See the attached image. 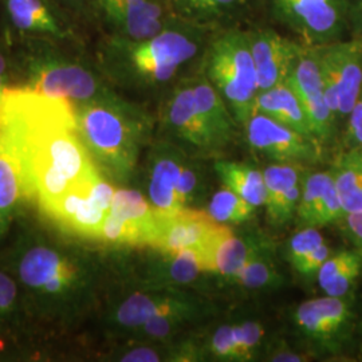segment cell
<instances>
[{"instance_id":"6da1fadb","label":"cell","mask_w":362,"mask_h":362,"mask_svg":"<svg viewBox=\"0 0 362 362\" xmlns=\"http://www.w3.org/2000/svg\"><path fill=\"white\" fill-rule=\"evenodd\" d=\"M0 145L21 164L40 209L101 176L79 136L76 105L27 86L4 90Z\"/></svg>"},{"instance_id":"7a4b0ae2","label":"cell","mask_w":362,"mask_h":362,"mask_svg":"<svg viewBox=\"0 0 362 362\" xmlns=\"http://www.w3.org/2000/svg\"><path fill=\"white\" fill-rule=\"evenodd\" d=\"M10 263L23 298L40 315L71 317L90 298L95 282L94 266L73 247L27 233L13 246Z\"/></svg>"},{"instance_id":"3957f363","label":"cell","mask_w":362,"mask_h":362,"mask_svg":"<svg viewBox=\"0 0 362 362\" xmlns=\"http://www.w3.org/2000/svg\"><path fill=\"white\" fill-rule=\"evenodd\" d=\"M74 105L79 136L100 172L112 180L127 182L151 129L149 118L115 94Z\"/></svg>"},{"instance_id":"277c9868","label":"cell","mask_w":362,"mask_h":362,"mask_svg":"<svg viewBox=\"0 0 362 362\" xmlns=\"http://www.w3.org/2000/svg\"><path fill=\"white\" fill-rule=\"evenodd\" d=\"M204 45L206 30L181 21L151 38L112 39L107 45V61L117 77L136 85L157 86L176 77L182 66L200 54Z\"/></svg>"},{"instance_id":"5b68a950","label":"cell","mask_w":362,"mask_h":362,"mask_svg":"<svg viewBox=\"0 0 362 362\" xmlns=\"http://www.w3.org/2000/svg\"><path fill=\"white\" fill-rule=\"evenodd\" d=\"M204 76L228 105L235 121L245 127L255 113L257 69L247 33L226 30L206 43Z\"/></svg>"},{"instance_id":"8992f818","label":"cell","mask_w":362,"mask_h":362,"mask_svg":"<svg viewBox=\"0 0 362 362\" xmlns=\"http://www.w3.org/2000/svg\"><path fill=\"white\" fill-rule=\"evenodd\" d=\"M233 233L230 227L216 221L203 209L180 208L170 212L156 209L148 247L172 254L192 251L202 269L207 274H215V254Z\"/></svg>"},{"instance_id":"52a82bcc","label":"cell","mask_w":362,"mask_h":362,"mask_svg":"<svg viewBox=\"0 0 362 362\" xmlns=\"http://www.w3.org/2000/svg\"><path fill=\"white\" fill-rule=\"evenodd\" d=\"M356 311L349 297L313 298L291 315L302 346L313 354H338L346 349L356 330Z\"/></svg>"},{"instance_id":"ba28073f","label":"cell","mask_w":362,"mask_h":362,"mask_svg":"<svg viewBox=\"0 0 362 362\" xmlns=\"http://www.w3.org/2000/svg\"><path fill=\"white\" fill-rule=\"evenodd\" d=\"M115 194V187L100 176L90 184L64 194L40 211L64 233L101 242Z\"/></svg>"},{"instance_id":"9c48e42d","label":"cell","mask_w":362,"mask_h":362,"mask_svg":"<svg viewBox=\"0 0 362 362\" xmlns=\"http://www.w3.org/2000/svg\"><path fill=\"white\" fill-rule=\"evenodd\" d=\"M176 313L212 317L216 314V306L194 288L144 287L117 303L109 314V324L127 334L153 317Z\"/></svg>"},{"instance_id":"30bf717a","label":"cell","mask_w":362,"mask_h":362,"mask_svg":"<svg viewBox=\"0 0 362 362\" xmlns=\"http://www.w3.org/2000/svg\"><path fill=\"white\" fill-rule=\"evenodd\" d=\"M274 15L309 46L345 40L350 0H272Z\"/></svg>"},{"instance_id":"8fae6325","label":"cell","mask_w":362,"mask_h":362,"mask_svg":"<svg viewBox=\"0 0 362 362\" xmlns=\"http://www.w3.org/2000/svg\"><path fill=\"white\" fill-rule=\"evenodd\" d=\"M325 97L337 121L349 116L362 91V39L315 46Z\"/></svg>"},{"instance_id":"7c38bea8","label":"cell","mask_w":362,"mask_h":362,"mask_svg":"<svg viewBox=\"0 0 362 362\" xmlns=\"http://www.w3.org/2000/svg\"><path fill=\"white\" fill-rule=\"evenodd\" d=\"M243 128L250 146L274 164H310L317 163L322 153L318 141L258 112Z\"/></svg>"},{"instance_id":"4fadbf2b","label":"cell","mask_w":362,"mask_h":362,"mask_svg":"<svg viewBox=\"0 0 362 362\" xmlns=\"http://www.w3.org/2000/svg\"><path fill=\"white\" fill-rule=\"evenodd\" d=\"M30 89L73 104H83L113 95L90 70L54 58L37 59L30 65Z\"/></svg>"},{"instance_id":"5bb4252c","label":"cell","mask_w":362,"mask_h":362,"mask_svg":"<svg viewBox=\"0 0 362 362\" xmlns=\"http://www.w3.org/2000/svg\"><path fill=\"white\" fill-rule=\"evenodd\" d=\"M286 83L297 94L315 140L327 144L336 132L337 118L325 97L324 79L315 46L305 45Z\"/></svg>"},{"instance_id":"9a60e30c","label":"cell","mask_w":362,"mask_h":362,"mask_svg":"<svg viewBox=\"0 0 362 362\" xmlns=\"http://www.w3.org/2000/svg\"><path fill=\"white\" fill-rule=\"evenodd\" d=\"M155 216V208L141 192L116 189L101 242L115 246L148 247Z\"/></svg>"},{"instance_id":"2e32d148","label":"cell","mask_w":362,"mask_h":362,"mask_svg":"<svg viewBox=\"0 0 362 362\" xmlns=\"http://www.w3.org/2000/svg\"><path fill=\"white\" fill-rule=\"evenodd\" d=\"M257 69L258 90L272 89L286 82L305 43L278 34L272 28L247 31Z\"/></svg>"},{"instance_id":"e0dca14e","label":"cell","mask_w":362,"mask_h":362,"mask_svg":"<svg viewBox=\"0 0 362 362\" xmlns=\"http://www.w3.org/2000/svg\"><path fill=\"white\" fill-rule=\"evenodd\" d=\"M187 160L185 152L176 144L160 141L149 152L146 163V194L157 211L180 209L177 203V182Z\"/></svg>"},{"instance_id":"ac0fdd59","label":"cell","mask_w":362,"mask_h":362,"mask_svg":"<svg viewBox=\"0 0 362 362\" xmlns=\"http://www.w3.org/2000/svg\"><path fill=\"white\" fill-rule=\"evenodd\" d=\"M308 169L299 164H274L263 170L266 184V218L272 227L281 228L296 219Z\"/></svg>"},{"instance_id":"d6986e66","label":"cell","mask_w":362,"mask_h":362,"mask_svg":"<svg viewBox=\"0 0 362 362\" xmlns=\"http://www.w3.org/2000/svg\"><path fill=\"white\" fill-rule=\"evenodd\" d=\"M164 125L177 141L188 148L212 152L207 130L196 106L192 79L182 81L172 91L164 109Z\"/></svg>"},{"instance_id":"ffe728a7","label":"cell","mask_w":362,"mask_h":362,"mask_svg":"<svg viewBox=\"0 0 362 362\" xmlns=\"http://www.w3.org/2000/svg\"><path fill=\"white\" fill-rule=\"evenodd\" d=\"M156 252L157 255L146 259L141 269L143 287L194 288V286L200 284L202 276L207 275L192 251L177 254L163 251Z\"/></svg>"},{"instance_id":"44dd1931","label":"cell","mask_w":362,"mask_h":362,"mask_svg":"<svg viewBox=\"0 0 362 362\" xmlns=\"http://www.w3.org/2000/svg\"><path fill=\"white\" fill-rule=\"evenodd\" d=\"M194 100L200 118L207 130L212 152L231 143L238 122L219 91L204 74L192 78Z\"/></svg>"},{"instance_id":"7402d4cb","label":"cell","mask_w":362,"mask_h":362,"mask_svg":"<svg viewBox=\"0 0 362 362\" xmlns=\"http://www.w3.org/2000/svg\"><path fill=\"white\" fill-rule=\"evenodd\" d=\"M226 282L250 293L272 291L285 285V275L276 264L275 246L272 239L267 238V240L248 259L243 269L226 279Z\"/></svg>"},{"instance_id":"603a6c76","label":"cell","mask_w":362,"mask_h":362,"mask_svg":"<svg viewBox=\"0 0 362 362\" xmlns=\"http://www.w3.org/2000/svg\"><path fill=\"white\" fill-rule=\"evenodd\" d=\"M272 117L290 129L315 140L309 119L294 90L284 82L272 89L259 91L255 101V113ZM317 141V140H315Z\"/></svg>"},{"instance_id":"cb8c5ba5","label":"cell","mask_w":362,"mask_h":362,"mask_svg":"<svg viewBox=\"0 0 362 362\" xmlns=\"http://www.w3.org/2000/svg\"><path fill=\"white\" fill-rule=\"evenodd\" d=\"M27 194L21 164L0 145V242L8 233Z\"/></svg>"},{"instance_id":"d4e9b609","label":"cell","mask_w":362,"mask_h":362,"mask_svg":"<svg viewBox=\"0 0 362 362\" xmlns=\"http://www.w3.org/2000/svg\"><path fill=\"white\" fill-rule=\"evenodd\" d=\"M362 272L361 258L356 251H339L326 259L317 274L321 290L330 297H349Z\"/></svg>"},{"instance_id":"484cf974","label":"cell","mask_w":362,"mask_h":362,"mask_svg":"<svg viewBox=\"0 0 362 362\" xmlns=\"http://www.w3.org/2000/svg\"><path fill=\"white\" fill-rule=\"evenodd\" d=\"M330 172L345 214L362 212V149H348Z\"/></svg>"},{"instance_id":"4316f807","label":"cell","mask_w":362,"mask_h":362,"mask_svg":"<svg viewBox=\"0 0 362 362\" xmlns=\"http://www.w3.org/2000/svg\"><path fill=\"white\" fill-rule=\"evenodd\" d=\"M215 172L224 187L235 194L242 196L255 207H262L266 203V184L263 172L238 161L218 160Z\"/></svg>"},{"instance_id":"83f0119b","label":"cell","mask_w":362,"mask_h":362,"mask_svg":"<svg viewBox=\"0 0 362 362\" xmlns=\"http://www.w3.org/2000/svg\"><path fill=\"white\" fill-rule=\"evenodd\" d=\"M267 240L262 233H248L243 235L233 233L220 245L215 254V274L228 279L240 272L248 259Z\"/></svg>"},{"instance_id":"f1b7e54d","label":"cell","mask_w":362,"mask_h":362,"mask_svg":"<svg viewBox=\"0 0 362 362\" xmlns=\"http://www.w3.org/2000/svg\"><path fill=\"white\" fill-rule=\"evenodd\" d=\"M7 11L13 26L21 31L65 37L64 30L43 0H7Z\"/></svg>"},{"instance_id":"f546056e","label":"cell","mask_w":362,"mask_h":362,"mask_svg":"<svg viewBox=\"0 0 362 362\" xmlns=\"http://www.w3.org/2000/svg\"><path fill=\"white\" fill-rule=\"evenodd\" d=\"M332 181L333 176L330 170H306L302 181V192L296 215L299 228L314 227L318 208Z\"/></svg>"},{"instance_id":"4dcf8cb0","label":"cell","mask_w":362,"mask_h":362,"mask_svg":"<svg viewBox=\"0 0 362 362\" xmlns=\"http://www.w3.org/2000/svg\"><path fill=\"white\" fill-rule=\"evenodd\" d=\"M257 208L242 196L224 187L211 197L207 212L221 224H243L255 216Z\"/></svg>"},{"instance_id":"1f68e13d","label":"cell","mask_w":362,"mask_h":362,"mask_svg":"<svg viewBox=\"0 0 362 362\" xmlns=\"http://www.w3.org/2000/svg\"><path fill=\"white\" fill-rule=\"evenodd\" d=\"M238 361H252L263 356L270 341H267V327L254 318H245L233 322Z\"/></svg>"},{"instance_id":"d6a6232c","label":"cell","mask_w":362,"mask_h":362,"mask_svg":"<svg viewBox=\"0 0 362 362\" xmlns=\"http://www.w3.org/2000/svg\"><path fill=\"white\" fill-rule=\"evenodd\" d=\"M206 192V181L204 173L200 164L194 163V160L184 161L181 169L180 177L177 182V203L180 208H194L203 197Z\"/></svg>"},{"instance_id":"836d02e7","label":"cell","mask_w":362,"mask_h":362,"mask_svg":"<svg viewBox=\"0 0 362 362\" xmlns=\"http://www.w3.org/2000/svg\"><path fill=\"white\" fill-rule=\"evenodd\" d=\"M203 348L207 360L214 361H238L233 324H221L215 327L206 339Z\"/></svg>"},{"instance_id":"e575fe53","label":"cell","mask_w":362,"mask_h":362,"mask_svg":"<svg viewBox=\"0 0 362 362\" xmlns=\"http://www.w3.org/2000/svg\"><path fill=\"white\" fill-rule=\"evenodd\" d=\"M325 238L315 227H303L293 236L288 238L286 243V260L293 266L306 255H309L315 248L324 245Z\"/></svg>"},{"instance_id":"d590c367","label":"cell","mask_w":362,"mask_h":362,"mask_svg":"<svg viewBox=\"0 0 362 362\" xmlns=\"http://www.w3.org/2000/svg\"><path fill=\"white\" fill-rule=\"evenodd\" d=\"M21 288L10 275L0 272V327L13 324L21 314Z\"/></svg>"},{"instance_id":"8d00e7d4","label":"cell","mask_w":362,"mask_h":362,"mask_svg":"<svg viewBox=\"0 0 362 362\" xmlns=\"http://www.w3.org/2000/svg\"><path fill=\"white\" fill-rule=\"evenodd\" d=\"M266 361L300 362L310 360L311 354L303 346H291L285 341L270 342L263 356Z\"/></svg>"},{"instance_id":"74e56055","label":"cell","mask_w":362,"mask_h":362,"mask_svg":"<svg viewBox=\"0 0 362 362\" xmlns=\"http://www.w3.org/2000/svg\"><path fill=\"white\" fill-rule=\"evenodd\" d=\"M330 255H332V248L325 242L324 245L315 248L309 255L300 259L296 266H293V269L305 278H311L314 275L317 276L318 270Z\"/></svg>"},{"instance_id":"f35d334b","label":"cell","mask_w":362,"mask_h":362,"mask_svg":"<svg viewBox=\"0 0 362 362\" xmlns=\"http://www.w3.org/2000/svg\"><path fill=\"white\" fill-rule=\"evenodd\" d=\"M344 144L348 149H362V91L348 116Z\"/></svg>"},{"instance_id":"ab89813d","label":"cell","mask_w":362,"mask_h":362,"mask_svg":"<svg viewBox=\"0 0 362 362\" xmlns=\"http://www.w3.org/2000/svg\"><path fill=\"white\" fill-rule=\"evenodd\" d=\"M344 233L348 236L350 243L354 247V251L358 254L362 262V212L360 214H346L341 220Z\"/></svg>"},{"instance_id":"60d3db41","label":"cell","mask_w":362,"mask_h":362,"mask_svg":"<svg viewBox=\"0 0 362 362\" xmlns=\"http://www.w3.org/2000/svg\"><path fill=\"white\" fill-rule=\"evenodd\" d=\"M236 0H197L189 13V18L194 16H211L220 11L227 10Z\"/></svg>"},{"instance_id":"b9f144b4","label":"cell","mask_w":362,"mask_h":362,"mask_svg":"<svg viewBox=\"0 0 362 362\" xmlns=\"http://www.w3.org/2000/svg\"><path fill=\"white\" fill-rule=\"evenodd\" d=\"M349 27L357 38L362 39V0L350 1Z\"/></svg>"},{"instance_id":"7bdbcfd3","label":"cell","mask_w":362,"mask_h":362,"mask_svg":"<svg viewBox=\"0 0 362 362\" xmlns=\"http://www.w3.org/2000/svg\"><path fill=\"white\" fill-rule=\"evenodd\" d=\"M196 1H197V0H172V6H173V8H175L177 13H180L182 16H188Z\"/></svg>"},{"instance_id":"ee69618b","label":"cell","mask_w":362,"mask_h":362,"mask_svg":"<svg viewBox=\"0 0 362 362\" xmlns=\"http://www.w3.org/2000/svg\"><path fill=\"white\" fill-rule=\"evenodd\" d=\"M6 79H7V62H6L4 57H3V54L0 52V101H1V97L4 94V90L7 89Z\"/></svg>"},{"instance_id":"f6af8a7d","label":"cell","mask_w":362,"mask_h":362,"mask_svg":"<svg viewBox=\"0 0 362 362\" xmlns=\"http://www.w3.org/2000/svg\"><path fill=\"white\" fill-rule=\"evenodd\" d=\"M350 1H351V0H350Z\"/></svg>"}]
</instances>
